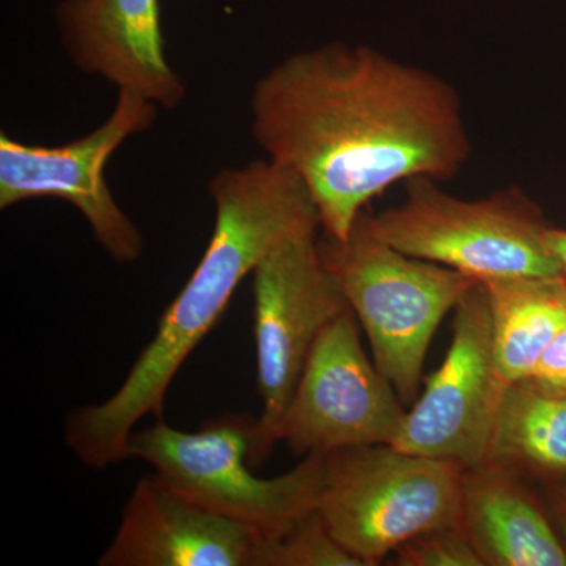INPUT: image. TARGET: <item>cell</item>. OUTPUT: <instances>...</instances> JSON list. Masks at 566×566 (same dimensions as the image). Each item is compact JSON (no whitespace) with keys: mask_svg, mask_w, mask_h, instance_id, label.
<instances>
[{"mask_svg":"<svg viewBox=\"0 0 566 566\" xmlns=\"http://www.w3.org/2000/svg\"><path fill=\"white\" fill-rule=\"evenodd\" d=\"M251 112L256 145L303 180L333 240L390 186L452 180L472 150L455 87L367 44L294 52L256 81Z\"/></svg>","mask_w":566,"mask_h":566,"instance_id":"6da1fadb","label":"cell"},{"mask_svg":"<svg viewBox=\"0 0 566 566\" xmlns=\"http://www.w3.org/2000/svg\"><path fill=\"white\" fill-rule=\"evenodd\" d=\"M210 243L117 392L70 412L65 441L82 464L103 471L128 460V441L145 417L161 419L167 390L193 349L222 318L241 282L274 249L315 234L319 214L297 175L260 159L211 178Z\"/></svg>","mask_w":566,"mask_h":566,"instance_id":"7a4b0ae2","label":"cell"},{"mask_svg":"<svg viewBox=\"0 0 566 566\" xmlns=\"http://www.w3.org/2000/svg\"><path fill=\"white\" fill-rule=\"evenodd\" d=\"M318 248L367 335L376 367L403 405L415 403L436 331L479 282L386 243L368 211L345 240L323 237Z\"/></svg>","mask_w":566,"mask_h":566,"instance_id":"3957f363","label":"cell"},{"mask_svg":"<svg viewBox=\"0 0 566 566\" xmlns=\"http://www.w3.org/2000/svg\"><path fill=\"white\" fill-rule=\"evenodd\" d=\"M256 419L230 415L205 422L199 431L158 423L133 431L128 460L151 464L156 474L193 501L244 524L259 539L275 538L318 506L323 453H308L285 474L263 479L251 455Z\"/></svg>","mask_w":566,"mask_h":566,"instance_id":"277c9868","label":"cell"},{"mask_svg":"<svg viewBox=\"0 0 566 566\" xmlns=\"http://www.w3.org/2000/svg\"><path fill=\"white\" fill-rule=\"evenodd\" d=\"M463 471L394 446L334 450L324 453L316 512L360 564L376 566L409 539L460 524Z\"/></svg>","mask_w":566,"mask_h":566,"instance_id":"5b68a950","label":"cell"},{"mask_svg":"<svg viewBox=\"0 0 566 566\" xmlns=\"http://www.w3.org/2000/svg\"><path fill=\"white\" fill-rule=\"evenodd\" d=\"M405 188L403 202L370 212L376 233L398 251L476 282L558 275L545 212L517 186L479 200L450 196L433 178H415Z\"/></svg>","mask_w":566,"mask_h":566,"instance_id":"8992f818","label":"cell"},{"mask_svg":"<svg viewBox=\"0 0 566 566\" xmlns=\"http://www.w3.org/2000/svg\"><path fill=\"white\" fill-rule=\"evenodd\" d=\"M253 338L262 415L255 423L253 468L271 455L273 430L323 331L348 311L315 234L292 238L253 271Z\"/></svg>","mask_w":566,"mask_h":566,"instance_id":"52a82bcc","label":"cell"},{"mask_svg":"<svg viewBox=\"0 0 566 566\" xmlns=\"http://www.w3.org/2000/svg\"><path fill=\"white\" fill-rule=\"evenodd\" d=\"M156 117V104L139 93L118 91L111 117L69 144L31 145L0 134V208L43 197L65 200L81 212L114 262H137L144 255V237L115 202L104 169L123 142L148 132Z\"/></svg>","mask_w":566,"mask_h":566,"instance_id":"ba28073f","label":"cell"},{"mask_svg":"<svg viewBox=\"0 0 566 566\" xmlns=\"http://www.w3.org/2000/svg\"><path fill=\"white\" fill-rule=\"evenodd\" d=\"M397 390L368 359L352 308L335 318L308 356L273 441L294 455L363 446H392L406 409Z\"/></svg>","mask_w":566,"mask_h":566,"instance_id":"9c48e42d","label":"cell"},{"mask_svg":"<svg viewBox=\"0 0 566 566\" xmlns=\"http://www.w3.org/2000/svg\"><path fill=\"white\" fill-rule=\"evenodd\" d=\"M509 386L495 365L490 304L479 282L457 305L444 363L424 379L392 446L463 468L485 463Z\"/></svg>","mask_w":566,"mask_h":566,"instance_id":"30bf717a","label":"cell"},{"mask_svg":"<svg viewBox=\"0 0 566 566\" xmlns=\"http://www.w3.org/2000/svg\"><path fill=\"white\" fill-rule=\"evenodd\" d=\"M259 536L212 512L159 474L144 476L123 506L102 566H251Z\"/></svg>","mask_w":566,"mask_h":566,"instance_id":"8fae6325","label":"cell"},{"mask_svg":"<svg viewBox=\"0 0 566 566\" xmlns=\"http://www.w3.org/2000/svg\"><path fill=\"white\" fill-rule=\"evenodd\" d=\"M66 54L163 109H177L186 85L164 52L159 0H66L59 14Z\"/></svg>","mask_w":566,"mask_h":566,"instance_id":"7c38bea8","label":"cell"},{"mask_svg":"<svg viewBox=\"0 0 566 566\" xmlns=\"http://www.w3.org/2000/svg\"><path fill=\"white\" fill-rule=\"evenodd\" d=\"M532 480L493 461L464 468L460 526L483 566H566V546Z\"/></svg>","mask_w":566,"mask_h":566,"instance_id":"4fadbf2b","label":"cell"},{"mask_svg":"<svg viewBox=\"0 0 566 566\" xmlns=\"http://www.w3.org/2000/svg\"><path fill=\"white\" fill-rule=\"evenodd\" d=\"M480 283L490 304L499 374L509 385L524 381L566 326V282L560 275H523Z\"/></svg>","mask_w":566,"mask_h":566,"instance_id":"5bb4252c","label":"cell"},{"mask_svg":"<svg viewBox=\"0 0 566 566\" xmlns=\"http://www.w3.org/2000/svg\"><path fill=\"white\" fill-rule=\"evenodd\" d=\"M488 461L532 482L566 480V395L546 394L528 379L506 387Z\"/></svg>","mask_w":566,"mask_h":566,"instance_id":"9a60e30c","label":"cell"},{"mask_svg":"<svg viewBox=\"0 0 566 566\" xmlns=\"http://www.w3.org/2000/svg\"><path fill=\"white\" fill-rule=\"evenodd\" d=\"M251 566H364L331 534L318 512L253 547Z\"/></svg>","mask_w":566,"mask_h":566,"instance_id":"2e32d148","label":"cell"},{"mask_svg":"<svg viewBox=\"0 0 566 566\" xmlns=\"http://www.w3.org/2000/svg\"><path fill=\"white\" fill-rule=\"evenodd\" d=\"M398 566H483L464 528H436L409 539L392 554Z\"/></svg>","mask_w":566,"mask_h":566,"instance_id":"e0dca14e","label":"cell"},{"mask_svg":"<svg viewBox=\"0 0 566 566\" xmlns=\"http://www.w3.org/2000/svg\"><path fill=\"white\" fill-rule=\"evenodd\" d=\"M528 381L543 392L566 395V326L547 346Z\"/></svg>","mask_w":566,"mask_h":566,"instance_id":"ac0fdd59","label":"cell"},{"mask_svg":"<svg viewBox=\"0 0 566 566\" xmlns=\"http://www.w3.org/2000/svg\"><path fill=\"white\" fill-rule=\"evenodd\" d=\"M546 493L551 516H553L566 546V480L549 483V485H546Z\"/></svg>","mask_w":566,"mask_h":566,"instance_id":"d6986e66","label":"cell"},{"mask_svg":"<svg viewBox=\"0 0 566 566\" xmlns=\"http://www.w3.org/2000/svg\"><path fill=\"white\" fill-rule=\"evenodd\" d=\"M545 240L551 255L556 260L558 275L566 282V229L551 226L546 230Z\"/></svg>","mask_w":566,"mask_h":566,"instance_id":"ffe728a7","label":"cell"}]
</instances>
